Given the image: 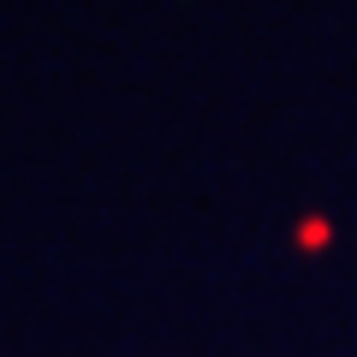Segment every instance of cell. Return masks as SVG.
I'll use <instances>...</instances> for the list:
<instances>
[{
    "instance_id": "cell-1",
    "label": "cell",
    "mask_w": 357,
    "mask_h": 357,
    "mask_svg": "<svg viewBox=\"0 0 357 357\" xmlns=\"http://www.w3.org/2000/svg\"><path fill=\"white\" fill-rule=\"evenodd\" d=\"M298 244H328V227H321V220H310V227H304V238H298Z\"/></svg>"
}]
</instances>
